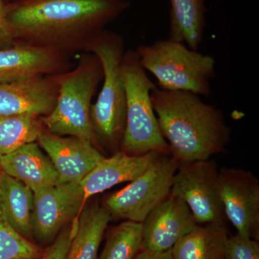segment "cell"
Returning <instances> with one entry per match:
<instances>
[{"instance_id": "obj_1", "label": "cell", "mask_w": 259, "mask_h": 259, "mask_svg": "<svg viewBox=\"0 0 259 259\" xmlns=\"http://www.w3.org/2000/svg\"><path fill=\"white\" fill-rule=\"evenodd\" d=\"M199 95L156 88L151 94L160 131L169 154L180 163L202 161L222 153L231 129L222 110Z\"/></svg>"}, {"instance_id": "obj_2", "label": "cell", "mask_w": 259, "mask_h": 259, "mask_svg": "<svg viewBox=\"0 0 259 259\" xmlns=\"http://www.w3.org/2000/svg\"><path fill=\"white\" fill-rule=\"evenodd\" d=\"M127 6L120 0H32L6 13V19L13 34L23 36H56L82 27L99 33Z\"/></svg>"}, {"instance_id": "obj_3", "label": "cell", "mask_w": 259, "mask_h": 259, "mask_svg": "<svg viewBox=\"0 0 259 259\" xmlns=\"http://www.w3.org/2000/svg\"><path fill=\"white\" fill-rule=\"evenodd\" d=\"M140 64L152 74L158 88L209 96L214 77L213 56L190 49L184 42L161 39L136 49Z\"/></svg>"}, {"instance_id": "obj_4", "label": "cell", "mask_w": 259, "mask_h": 259, "mask_svg": "<svg viewBox=\"0 0 259 259\" xmlns=\"http://www.w3.org/2000/svg\"><path fill=\"white\" fill-rule=\"evenodd\" d=\"M121 74L126 95L122 151L130 155L144 154L151 151L169 154L168 145L160 131L151 101V94L157 86L140 64L136 51L125 52Z\"/></svg>"}, {"instance_id": "obj_5", "label": "cell", "mask_w": 259, "mask_h": 259, "mask_svg": "<svg viewBox=\"0 0 259 259\" xmlns=\"http://www.w3.org/2000/svg\"><path fill=\"white\" fill-rule=\"evenodd\" d=\"M91 50L101 63L103 84L91 115L94 132L108 146L122 141L126 122V95L121 66L125 51L122 37L100 32L91 42Z\"/></svg>"}, {"instance_id": "obj_6", "label": "cell", "mask_w": 259, "mask_h": 259, "mask_svg": "<svg viewBox=\"0 0 259 259\" xmlns=\"http://www.w3.org/2000/svg\"><path fill=\"white\" fill-rule=\"evenodd\" d=\"M102 76L101 63L95 55L61 78L55 106L42 119L49 133L93 142L91 101Z\"/></svg>"}, {"instance_id": "obj_7", "label": "cell", "mask_w": 259, "mask_h": 259, "mask_svg": "<svg viewBox=\"0 0 259 259\" xmlns=\"http://www.w3.org/2000/svg\"><path fill=\"white\" fill-rule=\"evenodd\" d=\"M180 164L171 155L162 154L125 188L107 197L103 206L111 219L144 222L148 214L169 196Z\"/></svg>"}, {"instance_id": "obj_8", "label": "cell", "mask_w": 259, "mask_h": 259, "mask_svg": "<svg viewBox=\"0 0 259 259\" xmlns=\"http://www.w3.org/2000/svg\"><path fill=\"white\" fill-rule=\"evenodd\" d=\"M170 194L190 207L197 224L226 223L219 187V169L214 160L180 163Z\"/></svg>"}, {"instance_id": "obj_9", "label": "cell", "mask_w": 259, "mask_h": 259, "mask_svg": "<svg viewBox=\"0 0 259 259\" xmlns=\"http://www.w3.org/2000/svg\"><path fill=\"white\" fill-rule=\"evenodd\" d=\"M220 193L226 218L238 234L258 241L259 182L249 171L219 170Z\"/></svg>"}, {"instance_id": "obj_10", "label": "cell", "mask_w": 259, "mask_h": 259, "mask_svg": "<svg viewBox=\"0 0 259 259\" xmlns=\"http://www.w3.org/2000/svg\"><path fill=\"white\" fill-rule=\"evenodd\" d=\"M32 236L51 241L65 224L81 212L84 204L80 183H61L33 192Z\"/></svg>"}, {"instance_id": "obj_11", "label": "cell", "mask_w": 259, "mask_h": 259, "mask_svg": "<svg viewBox=\"0 0 259 259\" xmlns=\"http://www.w3.org/2000/svg\"><path fill=\"white\" fill-rule=\"evenodd\" d=\"M142 224L141 250L153 251L171 249L198 225L185 202L171 194L148 214Z\"/></svg>"}, {"instance_id": "obj_12", "label": "cell", "mask_w": 259, "mask_h": 259, "mask_svg": "<svg viewBox=\"0 0 259 259\" xmlns=\"http://www.w3.org/2000/svg\"><path fill=\"white\" fill-rule=\"evenodd\" d=\"M59 175V184L80 183L105 158L91 141L42 132L37 139Z\"/></svg>"}, {"instance_id": "obj_13", "label": "cell", "mask_w": 259, "mask_h": 259, "mask_svg": "<svg viewBox=\"0 0 259 259\" xmlns=\"http://www.w3.org/2000/svg\"><path fill=\"white\" fill-rule=\"evenodd\" d=\"M162 154L151 151L141 155H130L123 151L102 160L81 182L84 202L95 194L114 186L132 182L142 175Z\"/></svg>"}, {"instance_id": "obj_14", "label": "cell", "mask_w": 259, "mask_h": 259, "mask_svg": "<svg viewBox=\"0 0 259 259\" xmlns=\"http://www.w3.org/2000/svg\"><path fill=\"white\" fill-rule=\"evenodd\" d=\"M57 93L54 81L41 76L0 83V116L49 115L55 106Z\"/></svg>"}, {"instance_id": "obj_15", "label": "cell", "mask_w": 259, "mask_h": 259, "mask_svg": "<svg viewBox=\"0 0 259 259\" xmlns=\"http://www.w3.org/2000/svg\"><path fill=\"white\" fill-rule=\"evenodd\" d=\"M0 168L33 192L59 184L55 167L35 142L23 145L14 152L0 157Z\"/></svg>"}, {"instance_id": "obj_16", "label": "cell", "mask_w": 259, "mask_h": 259, "mask_svg": "<svg viewBox=\"0 0 259 259\" xmlns=\"http://www.w3.org/2000/svg\"><path fill=\"white\" fill-rule=\"evenodd\" d=\"M59 58L51 48L19 46L0 49V83L40 77L54 71Z\"/></svg>"}, {"instance_id": "obj_17", "label": "cell", "mask_w": 259, "mask_h": 259, "mask_svg": "<svg viewBox=\"0 0 259 259\" xmlns=\"http://www.w3.org/2000/svg\"><path fill=\"white\" fill-rule=\"evenodd\" d=\"M228 230L225 223L198 224L171 248L174 259H225Z\"/></svg>"}, {"instance_id": "obj_18", "label": "cell", "mask_w": 259, "mask_h": 259, "mask_svg": "<svg viewBox=\"0 0 259 259\" xmlns=\"http://www.w3.org/2000/svg\"><path fill=\"white\" fill-rule=\"evenodd\" d=\"M33 192L20 181L3 173L0 180V210L15 231L32 238Z\"/></svg>"}, {"instance_id": "obj_19", "label": "cell", "mask_w": 259, "mask_h": 259, "mask_svg": "<svg viewBox=\"0 0 259 259\" xmlns=\"http://www.w3.org/2000/svg\"><path fill=\"white\" fill-rule=\"evenodd\" d=\"M80 213L66 259H97L102 237L111 217L104 206L98 204Z\"/></svg>"}, {"instance_id": "obj_20", "label": "cell", "mask_w": 259, "mask_h": 259, "mask_svg": "<svg viewBox=\"0 0 259 259\" xmlns=\"http://www.w3.org/2000/svg\"><path fill=\"white\" fill-rule=\"evenodd\" d=\"M168 38L198 51L205 31V0H170Z\"/></svg>"}, {"instance_id": "obj_21", "label": "cell", "mask_w": 259, "mask_h": 259, "mask_svg": "<svg viewBox=\"0 0 259 259\" xmlns=\"http://www.w3.org/2000/svg\"><path fill=\"white\" fill-rule=\"evenodd\" d=\"M37 117L32 114L0 116V157L37 141L42 130Z\"/></svg>"}, {"instance_id": "obj_22", "label": "cell", "mask_w": 259, "mask_h": 259, "mask_svg": "<svg viewBox=\"0 0 259 259\" xmlns=\"http://www.w3.org/2000/svg\"><path fill=\"white\" fill-rule=\"evenodd\" d=\"M142 241V223L126 221L110 232L100 259H134Z\"/></svg>"}, {"instance_id": "obj_23", "label": "cell", "mask_w": 259, "mask_h": 259, "mask_svg": "<svg viewBox=\"0 0 259 259\" xmlns=\"http://www.w3.org/2000/svg\"><path fill=\"white\" fill-rule=\"evenodd\" d=\"M40 248L15 231L0 210V259H39Z\"/></svg>"}, {"instance_id": "obj_24", "label": "cell", "mask_w": 259, "mask_h": 259, "mask_svg": "<svg viewBox=\"0 0 259 259\" xmlns=\"http://www.w3.org/2000/svg\"><path fill=\"white\" fill-rule=\"evenodd\" d=\"M225 259H259L258 241L238 233L229 236Z\"/></svg>"}, {"instance_id": "obj_25", "label": "cell", "mask_w": 259, "mask_h": 259, "mask_svg": "<svg viewBox=\"0 0 259 259\" xmlns=\"http://www.w3.org/2000/svg\"><path fill=\"white\" fill-rule=\"evenodd\" d=\"M76 221L73 223L72 226L61 232L55 241L44 252L41 259H66L72 241Z\"/></svg>"}, {"instance_id": "obj_26", "label": "cell", "mask_w": 259, "mask_h": 259, "mask_svg": "<svg viewBox=\"0 0 259 259\" xmlns=\"http://www.w3.org/2000/svg\"><path fill=\"white\" fill-rule=\"evenodd\" d=\"M134 259H174L171 249L166 251L141 250Z\"/></svg>"}, {"instance_id": "obj_27", "label": "cell", "mask_w": 259, "mask_h": 259, "mask_svg": "<svg viewBox=\"0 0 259 259\" xmlns=\"http://www.w3.org/2000/svg\"><path fill=\"white\" fill-rule=\"evenodd\" d=\"M10 34H13L6 19V13L5 11L3 2L0 0V37L9 36Z\"/></svg>"}, {"instance_id": "obj_28", "label": "cell", "mask_w": 259, "mask_h": 259, "mask_svg": "<svg viewBox=\"0 0 259 259\" xmlns=\"http://www.w3.org/2000/svg\"><path fill=\"white\" fill-rule=\"evenodd\" d=\"M3 171H2L1 168H0V180H1L2 175H3Z\"/></svg>"}, {"instance_id": "obj_29", "label": "cell", "mask_w": 259, "mask_h": 259, "mask_svg": "<svg viewBox=\"0 0 259 259\" xmlns=\"http://www.w3.org/2000/svg\"><path fill=\"white\" fill-rule=\"evenodd\" d=\"M39 259H40V258H39Z\"/></svg>"}]
</instances>
